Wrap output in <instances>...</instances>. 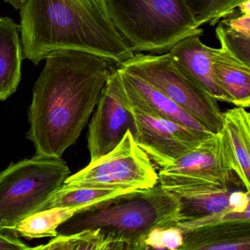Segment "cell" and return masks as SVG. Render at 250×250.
Returning <instances> with one entry per match:
<instances>
[{"instance_id": "cell-1", "label": "cell", "mask_w": 250, "mask_h": 250, "mask_svg": "<svg viewBox=\"0 0 250 250\" xmlns=\"http://www.w3.org/2000/svg\"><path fill=\"white\" fill-rule=\"evenodd\" d=\"M45 60L33 87L27 137L36 156L61 158L87 125L113 62L80 51L55 52Z\"/></svg>"}, {"instance_id": "cell-2", "label": "cell", "mask_w": 250, "mask_h": 250, "mask_svg": "<svg viewBox=\"0 0 250 250\" xmlns=\"http://www.w3.org/2000/svg\"><path fill=\"white\" fill-rule=\"evenodd\" d=\"M20 16L23 54L36 65L62 51L90 52L118 64L134 55L96 0H27Z\"/></svg>"}, {"instance_id": "cell-3", "label": "cell", "mask_w": 250, "mask_h": 250, "mask_svg": "<svg viewBox=\"0 0 250 250\" xmlns=\"http://www.w3.org/2000/svg\"><path fill=\"white\" fill-rule=\"evenodd\" d=\"M178 196L156 184L136 190L74 213L61 224L58 235L96 229L107 250H148L146 239L156 228L173 226L178 222Z\"/></svg>"}, {"instance_id": "cell-4", "label": "cell", "mask_w": 250, "mask_h": 250, "mask_svg": "<svg viewBox=\"0 0 250 250\" xmlns=\"http://www.w3.org/2000/svg\"><path fill=\"white\" fill-rule=\"evenodd\" d=\"M114 27L132 52H164L197 28L185 0H105Z\"/></svg>"}, {"instance_id": "cell-5", "label": "cell", "mask_w": 250, "mask_h": 250, "mask_svg": "<svg viewBox=\"0 0 250 250\" xmlns=\"http://www.w3.org/2000/svg\"><path fill=\"white\" fill-rule=\"evenodd\" d=\"M70 173L61 158L37 156L0 172V229L14 231L21 221L40 211Z\"/></svg>"}, {"instance_id": "cell-6", "label": "cell", "mask_w": 250, "mask_h": 250, "mask_svg": "<svg viewBox=\"0 0 250 250\" xmlns=\"http://www.w3.org/2000/svg\"><path fill=\"white\" fill-rule=\"evenodd\" d=\"M119 65L156 87L210 132L216 134L222 130L223 112L217 100L191 80L169 53L137 54Z\"/></svg>"}, {"instance_id": "cell-7", "label": "cell", "mask_w": 250, "mask_h": 250, "mask_svg": "<svg viewBox=\"0 0 250 250\" xmlns=\"http://www.w3.org/2000/svg\"><path fill=\"white\" fill-rule=\"evenodd\" d=\"M158 183L159 174L129 128L110 152L69 175L64 184L134 191L152 188Z\"/></svg>"}, {"instance_id": "cell-8", "label": "cell", "mask_w": 250, "mask_h": 250, "mask_svg": "<svg viewBox=\"0 0 250 250\" xmlns=\"http://www.w3.org/2000/svg\"><path fill=\"white\" fill-rule=\"evenodd\" d=\"M232 167L222 131L211 134L193 150L159 173L161 187L175 194L229 188Z\"/></svg>"}, {"instance_id": "cell-9", "label": "cell", "mask_w": 250, "mask_h": 250, "mask_svg": "<svg viewBox=\"0 0 250 250\" xmlns=\"http://www.w3.org/2000/svg\"><path fill=\"white\" fill-rule=\"evenodd\" d=\"M130 110L132 115L131 131L136 142L162 169L170 166L209 137L131 104Z\"/></svg>"}, {"instance_id": "cell-10", "label": "cell", "mask_w": 250, "mask_h": 250, "mask_svg": "<svg viewBox=\"0 0 250 250\" xmlns=\"http://www.w3.org/2000/svg\"><path fill=\"white\" fill-rule=\"evenodd\" d=\"M89 124L87 146L90 162L110 152L132 128L130 104L124 90L119 68H112Z\"/></svg>"}, {"instance_id": "cell-11", "label": "cell", "mask_w": 250, "mask_h": 250, "mask_svg": "<svg viewBox=\"0 0 250 250\" xmlns=\"http://www.w3.org/2000/svg\"><path fill=\"white\" fill-rule=\"evenodd\" d=\"M200 36L193 35L181 39L168 53L174 62L208 94L217 101L232 103L230 96L213 72L212 62L216 49L204 44Z\"/></svg>"}, {"instance_id": "cell-12", "label": "cell", "mask_w": 250, "mask_h": 250, "mask_svg": "<svg viewBox=\"0 0 250 250\" xmlns=\"http://www.w3.org/2000/svg\"><path fill=\"white\" fill-rule=\"evenodd\" d=\"M118 68L130 104L152 115L181 124L202 135L213 134L156 87L140 77L120 67Z\"/></svg>"}, {"instance_id": "cell-13", "label": "cell", "mask_w": 250, "mask_h": 250, "mask_svg": "<svg viewBox=\"0 0 250 250\" xmlns=\"http://www.w3.org/2000/svg\"><path fill=\"white\" fill-rule=\"evenodd\" d=\"M184 235L179 250H250V222H224L199 227Z\"/></svg>"}, {"instance_id": "cell-14", "label": "cell", "mask_w": 250, "mask_h": 250, "mask_svg": "<svg viewBox=\"0 0 250 250\" xmlns=\"http://www.w3.org/2000/svg\"><path fill=\"white\" fill-rule=\"evenodd\" d=\"M222 134L225 137L231 167L244 188L250 192V115L246 108L237 107L223 112Z\"/></svg>"}, {"instance_id": "cell-15", "label": "cell", "mask_w": 250, "mask_h": 250, "mask_svg": "<svg viewBox=\"0 0 250 250\" xmlns=\"http://www.w3.org/2000/svg\"><path fill=\"white\" fill-rule=\"evenodd\" d=\"M20 31V25L11 18H0V101L14 94L21 81L24 54Z\"/></svg>"}, {"instance_id": "cell-16", "label": "cell", "mask_w": 250, "mask_h": 250, "mask_svg": "<svg viewBox=\"0 0 250 250\" xmlns=\"http://www.w3.org/2000/svg\"><path fill=\"white\" fill-rule=\"evenodd\" d=\"M212 66L221 85L230 96L231 104L240 107H250V66L222 48L216 49Z\"/></svg>"}, {"instance_id": "cell-17", "label": "cell", "mask_w": 250, "mask_h": 250, "mask_svg": "<svg viewBox=\"0 0 250 250\" xmlns=\"http://www.w3.org/2000/svg\"><path fill=\"white\" fill-rule=\"evenodd\" d=\"M229 188L176 194L180 203L178 222L194 220L230 209L233 210L229 205Z\"/></svg>"}, {"instance_id": "cell-18", "label": "cell", "mask_w": 250, "mask_h": 250, "mask_svg": "<svg viewBox=\"0 0 250 250\" xmlns=\"http://www.w3.org/2000/svg\"><path fill=\"white\" fill-rule=\"evenodd\" d=\"M136 191V190H134ZM134 191L107 189L82 184H64L41 210L53 208H88ZM40 210V211H41Z\"/></svg>"}, {"instance_id": "cell-19", "label": "cell", "mask_w": 250, "mask_h": 250, "mask_svg": "<svg viewBox=\"0 0 250 250\" xmlns=\"http://www.w3.org/2000/svg\"><path fill=\"white\" fill-rule=\"evenodd\" d=\"M86 208H53L36 212L21 221L14 229L19 237L27 239L56 237L57 229L61 224L68 220L74 213L84 210Z\"/></svg>"}, {"instance_id": "cell-20", "label": "cell", "mask_w": 250, "mask_h": 250, "mask_svg": "<svg viewBox=\"0 0 250 250\" xmlns=\"http://www.w3.org/2000/svg\"><path fill=\"white\" fill-rule=\"evenodd\" d=\"M195 26L210 22L214 25L222 18L232 14L235 8L250 0H185Z\"/></svg>"}, {"instance_id": "cell-21", "label": "cell", "mask_w": 250, "mask_h": 250, "mask_svg": "<svg viewBox=\"0 0 250 250\" xmlns=\"http://www.w3.org/2000/svg\"><path fill=\"white\" fill-rule=\"evenodd\" d=\"M42 250H107L99 231L86 229L67 235H57L47 244L32 248Z\"/></svg>"}, {"instance_id": "cell-22", "label": "cell", "mask_w": 250, "mask_h": 250, "mask_svg": "<svg viewBox=\"0 0 250 250\" xmlns=\"http://www.w3.org/2000/svg\"><path fill=\"white\" fill-rule=\"evenodd\" d=\"M216 34L221 48L250 66V35L230 28L222 22L216 27Z\"/></svg>"}, {"instance_id": "cell-23", "label": "cell", "mask_w": 250, "mask_h": 250, "mask_svg": "<svg viewBox=\"0 0 250 250\" xmlns=\"http://www.w3.org/2000/svg\"><path fill=\"white\" fill-rule=\"evenodd\" d=\"M184 242L182 232L175 226L156 228L146 239L147 248L155 250H179Z\"/></svg>"}, {"instance_id": "cell-24", "label": "cell", "mask_w": 250, "mask_h": 250, "mask_svg": "<svg viewBox=\"0 0 250 250\" xmlns=\"http://www.w3.org/2000/svg\"><path fill=\"white\" fill-rule=\"evenodd\" d=\"M32 250V247L21 241L14 230L0 229V250Z\"/></svg>"}, {"instance_id": "cell-25", "label": "cell", "mask_w": 250, "mask_h": 250, "mask_svg": "<svg viewBox=\"0 0 250 250\" xmlns=\"http://www.w3.org/2000/svg\"><path fill=\"white\" fill-rule=\"evenodd\" d=\"M250 191H235L229 194V205L233 210L238 212L250 209Z\"/></svg>"}, {"instance_id": "cell-26", "label": "cell", "mask_w": 250, "mask_h": 250, "mask_svg": "<svg viewBox=\"0 0 250 250\" xmlns=\"http://www.w3.org/2000/svg\"><path fill=\"white\" fill-rule=\"evenodd\" d=\"M4 1L12 5L16 10H21L27 0H4Z\"/></svg>"}, {"instance_id": "cell-27", "label": "cell", "mask_w": 250, "mask_h": 250, "mask_svg": "<svg viewBox=\"0 0 250 250\" xmlns=\"http://www.w3.org/2000/svg\"><path fill=\"white\" fill-rule=\"evenodd\" d=\"M96 3H97L98 6L100 8L102 12L103 13L104 15L109 20V15H108L107 8H106V2L105 0H96ZM110 21V20H109ZM112 23V22H111Z\"/></svg>"}]
</instances>
